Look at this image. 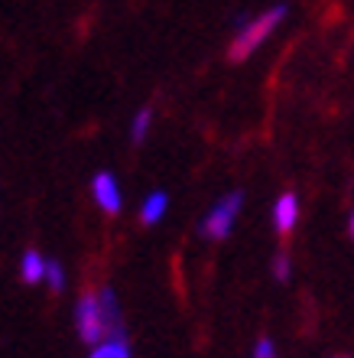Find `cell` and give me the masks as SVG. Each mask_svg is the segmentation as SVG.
<instances>
[{"instance_id":"cell-1","label":"cell","mask_w":354,"mask_h":358,"mask_svg":"<svg viewBox=\"0 0 354 358\" xmlns=\"http://www.w3.org/2000/svg\"><path fill=\"white\" fill-rule=\"evenodd\" d=\"M283 20H286V7H270L263 10L260 17H253L251 23H244L241 29H237V36L231 39V49H228V59L231 62H244L247 56H253L257 49L267 43V39L273 36V29L280 27Z\"/></svg>"},{"instance_id":"cell-2","label":"cell","mask_w":354,"mask_h":358,"mask_svg":"<svg viewBox=\"0 0 354 358\" xmlns=\"http://www.w3.org/2000/svg\"><path fill=\"white\" fill-rule=\"evenodd\" d=\"M75 329L88 345H98V342L108 339V320H104V303L101 293H82L78 303H75Z\"/></svg>"},{"instance_id":"cell-3","label":"cell","mask_w":354,"mask_h":358,"mask_svg":"<svg viewBox=\"0 0 354 358\" xmlns=\"http://www.w3.org/2000/svg\"><path fill=\"white\" fill-rule=\"evenodd\" d=\"M241 206H244L241 192H228V196H221L218 202H214L212 212L202 218V235L212 238V241L228 238L231 235V228H234V222H237V215H241Z\"/></svg>"},{"instance_id":"cell-4","label":"cell","mask_w":354,"mask_h":358,"mask_svg":"<svg viewBox=\"0 0 354 358\" xmlns=\"http://www.w3.org/2000/svg\"><path fill=\"white\" fill-rule=\"evenodd\" d=\"M91 196H94V202L108 212V215H117V212H121V206H124L121 186H117V179H114L111 173H94Z\"/></svg>"},{"instance_id":"cell-5","label":"cell","mask_w":354,"mask_h":358,"mask_svg":"<svg viewBox=\"0 0 354 358\" xmlns=\"http://www.w3.org/2000/svg\"><path fill=\"white\" fill-rule=\"evenodd\" d=\"M296 222H299V199H296V192H283V196L276 199V206H273V225H276L280 235H289V231L296 228Z\"/></svg>"},{"instance_id":"cell-6","label":"cell","mask_w":354,"mask_h":358,"mask_svg":"<svg viewBox=\"0 0 354 358\" xmlns=\"http://www.w3.org/2000/svg\"><path fill=\"white\" fill-rule=\"evenodd\" d=\"M46 264H49V257H43L39 251H27L23 261H20V273H23V280L39 283L43 277H46Z\"/></svg>"},{"instance_id":"cell-7","label":"cell","mask_w":354,"mask_h":358,"mask_svg":"<svg viewBox=\"0 0 354 358\" xmlns=\"http://www.w3.org/2000/svg\"><path fill=\"white\" fill-rule=\"evenodd\" d=\"M169 199L166 192H153V196L143 199V208H140V222L143 225H156L159 218H163V212H166Z\"/></svg>"},{"instance_id":"cell-8","label":"cell","mask_w":354,"mask_h":358,"mask_svg":"<svg viewBox=\"0 0 354 358\" xmlns=\"http://www.w3.org/2000/svg\"><path fill=\"white\" fill-rule=\"evenodd\" d=\"M91 358H131V345H127V336L124 339H104L91 349Z\"/></svg>"},{"instance_id":"cell-9","label":"cell","mask_w":354,"mask_h":358,"mask_svg":"<svg viewBox=\"0 0 354 358\" xmlns=\"http://www.w3.org/2000/svg\"><path fill=\"white\" fill-rule=\"evenodd\" d=\"M149 124H153V108H140V111H137V117H133V124H131V141L133 143L147 141Z\"/></svg>"},{"instance_id":"cell-10","label":"cell","mask_w":354,"mask_h":358,"mask_svg":"<svg viewBox=\"0 0 354 358\" xmlns=\"http://www.w3.org/2000/svg\"><path fill=\"white\" fill-rule=\"evenodd\" d=\"M46 280H49V287H52L56 293L66 287V271H62V264H59V261H49V264H46Z\"/></svg>"},{"instance_id":"cell-11","label":"cell","mask_w":354,"mask_h":358,"mask_svg":"<svg viewBox=\"0 0 354 358\" xmlns=\"http://www.w3.org/2000/svg\"><path fill=\"white\" fill-rule=\"evenodd\" d=\"M289 273H293V264H289V255L286 251H280V255L273 257V277L280 283H286L289 280Z\"/></svg>"},{"instance_id":"cell-12","label":"cell","mask_w":354,"mask_h":358,"mask_svg":"<svg viewBox=\"0 0 354 358\" xmlns=\"http://www.w3.org/2000/svg\"><path fill=\"white\" fill-rule=\"evenodd\" d=\"M253 358H276V345L270 339H257L253 345Z\"/></svg>"},{"instance_id":"cell-13","label":"cell","mask_w":354,"mask_h":358,"mask_svg":"<svg viewBox=\"0 0 354 358\" xmlns=\"http://www.w3.org/2000/svg\"><path fill=\"white\" fill-rule=\"evenodd\" d=\"M348 231H351V238H354V212H351V218H348Z\"/></svg>"}]
</instances>
